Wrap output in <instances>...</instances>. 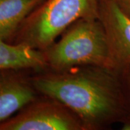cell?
<instances>
[{"label": "cell", "mask_w": 130, "mask_h": 130, "mask_svg": "<svg viewBox=\"0 0 130 130\" xmlns=\"http://www.w3.org/2000/svg\"><path fill=\"white\" fill-rule=\"evenodd\" d=\"M40 95L60 102L74 112L86 130L106 129L130 119V111L115 70L79 66L31 76Z\"/></svg>", "instance_id": "1"}, {"label": "cell", "mask_w": 130, "mask_h": 130, "mask_svg": "<svg viewBox=\"0 0 130 130\" xmlns=\"http://www.w3.org/2000/svg\"><path fill=\"white\" fill-rule=\"evenodd\" d=\"M59 38L43 51L46 70L97 66L114 70L106 35L98 18L79 19Z\"/></svg>", "instance_id": "2"}, {"label": "cell", "mask_w": 130, "mask_h": 130, "mask_svg": "<svg viewBox=\"0 0 130 130\" xmlns=\"http://www.w3.org/2000/svg\"><path fill=\"white\" fill-rule=\"evenodd\" d=\"M99 0H43L8 43L44 51L75 21L98 18Z\"/></svg>", "instance_id": "3"}, {"label": "cell", "mask_w": 130, "mask_h": 130, "mask_svg": "<svg viewBox=\"0 0 130 130\" xmlns=\"http://www.w3.org/2000/svg\"><path fill=\"white\" fill-rule=\"evenodd\" d=\"M43 97H38L1 122L0 130H86L70 108L54 99Z\"/></svg>", "instance_id": "4"}, {"label": "cell", "mask_w": 130, "mask_h": 130, "mask_svg": "<svg viewBox=\"0 0 130 130\" xmlns=\"http://www.w3.org/2000/svg\"><path fill=\"white\" fill-rule=\"evenodd\" d=\"M98 18L106 35L115 71L130 65V17L113 0H99Z\"/></svg>", "instance_id": "5"}, {"label": "cell", "mask_w": 130, "mask_h": 130, "mask_svg": "<svg viewBox=\"0 0 130 130\" xmlns=\"http://www.w3.org/2000/svg\"><path fill=\"white\" fill-rule=\"evenodd\" d=\"M28 70H0V123L39 97Z\"/></svg>", "instance_id": "6"}, {"label": "cell", "mask_w": 130, "mask_h": 130, "mask_svg": "<svg viewBox=\"0 0 130 130\" xmlns=\"http://www.w3.org/2000/svg\"><path fill=\"white\" fill-rule=\"evenodd\" d=\"M7 69L46 70L44 54L42 51L0 40V70Z\"/></svg>", "instance_id": "7"}, {"label": "cell", "mask_w": 130, "mask_h": 130, "mask_svg": "<svg viewBox=\"0 0 130 130\" xmlns=\"http://www.w3.org/2000/svg\"><path fill=\"white\" fill-rule=\"evenodd\" d=\"M43 0H0V40L8 41Z\"/></svg>", "instance_id": "8"}, {"label": "cell", "mask_w": 130, "mask_h": 130, "mask_svg": "<svg viewBox=\"0 0 130 130\" xmlns=\"http://www.w3.org/2000/svg\"><path fill=\"white\" fill-rule=\"evenodd\" d=\"M130 111V65L116 71Z\"/></svg>", "instance_id": "9"}, {"label": "cell", "mask_w": 130, "mask_h": 130, "mask_svg": "<svg viewBox=\"0 0 130 130\" xmlns=\"http://www.w3.org/2000/svg\"><path fill=\"white\" fill-rule=\"evenodd\" d=\"M126 14L130 17V0H113Z\"/></svg>", "instance_id": "10"}]
</instances>
